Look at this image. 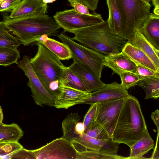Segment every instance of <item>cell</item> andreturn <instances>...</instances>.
Returning <instances> with one entry per match:
<instances>
[{
	"label": "cell",
	"mask_w": 159,
	"mask_h": 159,
	"mask_svg": "<svg viewBox=\"0 0 159 159\" xmlns=\"http://www.w3.org/2000/svg\"><path fill=\"white\" fill-rule=\"evenodd\" d=\"M20 57L17 48L0 47V65L7 66L17 64Z\"/></svg>",
	"instance_id": "4316f807"
},
{
	"label": "cell",
	"mask_w": 159,
	"mask_h": 159,
	"mask_svg": "<svg viewBox=\"0 0 159 159\" xmlns=\"http://www.w3.org/2000/svg\"><path fill=\"white\" fill-rule=\"evenodd\" d=\"M62 43L70 49L72 59L90 69L98 78L101 76L105 55L78 43L62 32L57 35Z\"/></svg>",
	"instance_id": "8992f818"
},
{
	"label": "cell",
	"mask_w": 159,
	"mask_h": 159,
	"mask_svg": "<svg viewBox=\"0 0 159 159\" xmlns=\"http://www.w3.org/2000/svg\"><path fill=\"white\" fill-rule=\"evenodd\" d=\"M154 146V142L147 128L140 138L130 148V154L127 159L146 158L143 156L153 149Z\"/></svg>",
	"instance_id": "ffe728a7"
},
{
	"label": "cell",
	"mask_w": 159,
	"mask_h": 159,
	"mask_svg": "<svg viewBox=\"0 0 159 159\" xmlns=\"http://www.w3.org/2000/svg\"><path fill=\"white\" fill-rule=\"evenodd\" d=\"M120 84L125 89H129L137 84L143 77L139 74L129 72H125L120 73Z\"/></svg>",
	"instance_id": "4dcf8cb0"
},
{
	"label": "cell",
	"mask_w": 159,
	"mask_h": 159,
	"mask_svg": "<svg viewBox=\"0 0 159 159\" xmlns=\"http://www.w3.org/2000/svg\"><path fill=\"white\" fill-rule=\"evenodd\" d=\"M151 0H148V1H149V2H150L151 1Z\"/></svg>",
	"instance_id": "bcb514c9"
},
{
	"label": "cell",
	"mask_w": 159,
	"mask_h": 159,
	"mask_svg": "<svg viewBox=\"0 0 159 159\" xmlns=\"http://www.w3.org/2000/svg\"><path fill=\"white\" fill-rule=\"evenodd\" d=\"M109 16L107 20L112 31L120 37L122 27V18L120 11L116 0H107Z\"/></svg>",
	"instance_id": "44dd1931"
},
{
	"label": "cell",
	"mask_w": 159,
	"mask_h": 159,
	"mask_svg": "<svg viewBox=\"0 0 159 159\" xmlns=\"http://www.w3.org/2000/svg\"><path fill=\"white\" fill-rule=\"evenodd\" d=\"M85 133L90 137L98 139L105 140L111 138L105 129L95 121Z\"/></svg>",
	"instance_id": "1f68e13d"
},
{
	"label": "cell",
	"mask_w": 159,
	"mask_h": 159,
	"mask_svg": "<svg viewBox=\"0 0 159 159\" xmlns=\"http://www.w3.org/2000/svg\"><path fill=\"white\" fill-rule=\"evenodd\" d=\"M124 159L127 157L117 154L111 155L98 152L87 150L77 152L76 159Z\"/></svg>",
	"instance_id": "f1b7e54d"
},
{
	"label": "cell",
	"mask_w": 159,
	"mask_h": 159,
	"mask_svg": "<svg viewBox=\"0 0 159 159\" xmlns=\"http://www.w3.org/2000/svg\"><path fill=\"white\" fill-rule=\"evenodd\" d=\"M104 66L111 70L112 75L125 72L138 74L136 65L121 52L105 55Z\"/></svg>",
	"instance_id": "9a60e30c"
},
{
	"label": "cell",
	"mask_w": 159,
	"mask_h": 159,
	"mask_svg": "<svg viewBox=\"0 0 159 159\" xmlns=\"http://www.w3.org/2000/svg\"><path fill=\"white\" fill-rule=\"evenodd\" d=\"M146 39L159 50V15L150 13L138 29Z\"/></svg>",
	"instance_id": "ac0fdd59"
},
{
	"label": "cell",
	"mask_w": 159,
	"mask_h": 159,
	"mask_svg": "<svg viewBox=\"0 0 159 159\" xmlns=\"http://www.w3.org/2000/svg\"><path fill=\"white\" fill-rule=\"evenodd\" d=\"M17 64L28 79L27 84L30 89L35 103L41 107H54L55 99L47 91L34 72L29 57L25 55Z\"/></svg>",
	"instance_id": "ba28073f"
},
{
	"label": "cell",
	"mask_w": 159,
	"mask_h": 159,
	"mask_svg": "<svg viewBox=\"0 0 159 159\" xmlns=\"http://www.w3.org/2000/svg\"><path fill=\"white\" fill-rule=\"evenodd\" d=\"M147 128L138 100L129 94L124 98L111 138L115 142L130 148Z\"/></svg>",
	"instance_id": "6da1fadb"
},
{
	"label": "cell",
	"mask_w": 159,
	"mask_h": 159,
	"mask_svg": "<svg viewBox=\"0 0 159 159\" xmlns=\"http://www.w3.org/2000/svg\"><path fill=\"white\" fill-rule=\"evenodd\" d=\"M129 94L127 90L116 81L105 84L102 88L90 93L81 104L89 105L112 99L124 98Z\"/></svg>",
	"instance_id": "7c38bea8"
},
{
	"label": "cell",
	"mask_w": 159,
	"mask_h": 159,
	"mask_svg": "<svg viewBox=\"0 0 159 159\" xmlns=\"http://www.w3.org/2000/svg\"><path fill=\"white\" fill-rule=\"evenodd\" d=\"M68 67L80 78L89 93L99 89L105 84L90 69L77 60H73Z\"/></svg>",
	"instance_id": "5bb4252c"
},
{
	"label": "cell",
	"mask_w": 159,
	"mask_h": 159,
	"mask_svg": "<svg viewBox=\"0 0 159 159\" xmlns=\"http://www.w3.org/2000/svg\"><path fill=\"white\" fill-rule=\"evenodd\" d=\"M155 7L153 10L154 14L159 15V0H152Z\"/></svg>",
	"instance_id": "b9f144b4"
},
{
	"label": "cell",
	"mask_w": 159,
	"mask_h": 159,
	"mask_svg": "<svg viewBox=\"0 0 159 159\" xmlns=\"http://www.w3.org/2000/svg\"><path fill=\"white\" fill-rule=\"evenodd\" d=\"M30 151L38 159H76L77 157V152L71 142L63 137Z\"/></svg>",
	"instance_id": "9c48e42d"
},
{
	"label": "cell",
	"mask_w": 159,
	"mask_h": 159,
	"mask_svg": "<svg viewBox=\"0 0 159 159\" xmlns=\"http://www.w3.org/2000/svg\"><path fill=\"white\" fill-rule=\"evenodd\" d=\"M18 141L0 142V158L10 159V155L23 148Z\"/></svg>",
	"instance_id": "f546056e"
},
{
	"label": "cell",
	"mask_w": 159,
	"mask_h": 159,
	"mask_svg": "<svg viewBox=\"0 0 159 159\" xmlns=\"http://www.w3.org/2000/svg\"><path fill=\"white\" fill-rule=\"evenodd\" d=\"M53 18L64 32L93 26L104 21L101 15L95 11L89 15L82 14L74 9L57 12Z\"/></svg>",
	"instance_id": "52a82bcc"
},
{
	"label": "cell",
	"mask_w": 159,
	"mask_h": 159,
	"mask_svg": "<svg viewBox=\"0 0 159 159\" xmlns=\"http://www.w3.org/2000/svg\"><path fill=\"white\" fill-rule=\"evenodd\" d=\"M139 87L144 90L146 95L144 99L153 98L156 99L159 97V77H143L138 83Z\"/></svg>",
	"instance_id": "603a6c76"
},
{
	"label": "cell",
	"mask_w": 159,
	"mask_h": 159,
	"mask_svg": "<svg viewBox=\"0 0 159 159\" xmlns=\"http://www.w3.org/2000/svg\"><path fill=\"white\" fill-rule=\"evenodd\" d=\"M121 13L120 37L127 40L150 13L151 5L143 0H116Z\"/></svg>",
	"instance_id": "5b68a950"
},
{
	"label": "cell",
	"mask_w": 159,
	"mask_h": 159,
	"mask_svg": "<svg viewBox=\"0 0 159 159\" xmlns=\"http://www.w3.org/2000/svg\"><path fill=\"white\" fill-rule=\"evenodd\" d=\"M37 52L30 62L34 72L47 91L55 99L62 93L66 66L42 43H37Z\"/></svg>",
	"instance_id": "7a4b0ae2"
},
{
	"label": "cell",
	"mask_w": 159,
	"mask_h": 159,
	"mask_svg": "<svg viewBox=\"0 0 159 159\" xmlns=\"http://www.w3.org/2000/svg\"><path fill=\"white\" fill-rule=\"evenodd\" d=\"M21 44L17 37L8 32L3 21H0V47L17 48Z\"/></svg>",
	"instance_id": "484cf974"
},
{
	"label": "cell",
	"mask_w": 159,
	"mask_h": 159,
	"mask_svg": "<svg viewBox=\"0 0 159 159\" xmlns=\"http://www.w3.org/2000/svg\"><path fill=\"white\" fill-rule=\"evenodd\" d=\"M3 116L2 111L1 107L0 106V124L2 123Z\"/></svg>",
	"instance_id": "7bdbcfd3"
},
{
	"label": "cell",
	"mask_w": 159,
	"mask_h": 159,
	"mask_svg": "<svg viewBox=\"0 0 159 159\" xmlns=\"http://www.w3.org/2000/svg\"><path fill=\"white\" fill-rule=\"evenodd\" d=\"M99 0H68L70 4L77 2L87 6L89 9L94 11L97 8Z\"/></svg>",
	"instance_id": "8d00e7d4"
},
{
	"label": "cell",
	"mask_w": 159,
	"mask_h": 159,
	"mask_svg": "<svg viewBox=\"0 0 159 159\" xmlns=\"http://www.w3.org/2000/svg\"><path fill=\"white\" fill-rule=\"evenodd\" d=\"M136 65L148 68L159 73L158 69L150 59L140 49L127 43L121 52Z\"/></svg>",
	"instance_id": "d6986e66"
},
{
	"label": "cell",
	"mask_w": 159,
	"mask_h": 159,
	"mask_svg": "<svg viewBox=\"0 0 159 159\" xmlns=\"http://www.w3.org/2000/svg\"><path fill=\"white\" fill-rule=\"evenodd\" d=\"M151 118L157 128V131H159V111L158 109L152 112L151 115Z\"/></svg>",
	"instance_id": "ab89813d"
},
{
	"label": "cell",
	"mask_w": 159,
	"mask_h": 159,
	"mask_svg": "<svg viewBox=\"0 0 159 159\" xmlns=\"http://www.w3.org/2000/svg\"><path fill=\"white\" fill-rule=\"evenodd\" d=\"M85 129V126L83 122L79 121L77 123L76 126V134L79 137H81L84 132Z\"/></svg>",
	"instance_id": "f35d334b"
},
{
	"label": "cell",
	"mask_w": 159,
	"mask_h": 159,
	"mask_svg": "<svg viewBox=\"0 0 159 159\" xmlns=\"http://www.w3.org/2000/svg\"><path fill=\"white\" fill-rule=\"evenodd\" d=\"M56 0H43V2L47 4L48 3H52L56 1Z\"/></svg>",
	"instance_id": "ee69618b"
},
{
	"label": "cell",
	"mask_w": 159,
	"mask_h": 159,
	"mask_svg": "<svg viewBox=\"0 0 159 159\" xmlns=\"http://www.w3.org/2000/svg\"><path fill=\"white\" fill-rule=\"evenodd\" d=\"M63 79L65 85L88 92L80 78L68 67L65 68Z\"/></svg>",
	"instance_id": "83f0119b"
},
{
	"label": "cell",
	"mask_w": 159,
	"mask_h": 159,
	"mask_svg": "<svg viewBox=\"0 0 159 159\" xmlns=\"http://www.w3.org/2000/svg\"><path fill=\"white\" fill-rule=\"evenodd\" d=\"M23 135V131L16 124H0V142L18 141Z\"/></svg>",
	"instance_id": "d4e9b609"
},
{
	"label": "cell",
	"mask_w": 159,
	"mask_h": 159,
	"mask_svg": "<svg viewBox=\"0 0 159 159\" xmlns=\"http://www.w3.org/2000/svg\"><path fill=\"white\" fill-rule=\"evenodd\" d=\"M159 131H157V135L155 147L154 148L152 156L150 159H159V150L158 144Z\"/></svg>",
	"instance_id": "60d3db41"
},
{
	"label": "cell",
	"mask_w": 159,
	"mask_h": 159,
	"mask_svg": "<svg viewBox=\"0 0 159 159\" xmlns=\"http://www.w3.org/2000/svg\"><path fill=\"white\" fill-rule=\"evenodd\" d=\"M47 3L43 0H22L13 9L10 15V18L15 19L28 16L46 14Z\"/></svg>",
	"instance_id": "4fadbf2b"
},
{
	"label": "cell",
	"mask_w": 159,
	"mask_h": 159,
	"mask_svg": "<svg viewBox=\"0 0 159 159\" xmlns=\"http://www.w3.org/2000/svg\"><path fill=\"white\" fill-rule=\"evenodd\" d=\"M74 8L75 10L79 13L89 15L90 13L89 11V8L86 6L77 2H74L70 4Z\"/></svg>",
	"instance_id": "74e56055"
},
{
	"label": "cell",
	"mask_w": 159,
	"mask_h": 159,
	"mask_svg": "<svg viewBox=\"0 0 159 159\" xmlns=\"http://www.w3.org/2000/svg\"><path fill=\"white\" fill-rule=\"evenodd\" d=\"M35 159L32 153L30 150L23 148L10 155V159Z\"/></svg>",
	"instance_id": "e575fe53"
},
{
	"label": "cell",
	"mask_w": 159,
	"mask_h": 159,
	"mask_svg": "<svg viewBox=\"0 0 159 159\" xmlns=\"http://www.w3.org/2000/svg\"><path fill=\"white\" fill-rule=\"evenodd\" d=\"M143 0L144 1H145L146 2H149L148 0Z\"/></svg>",
	"instance_id": "f6af8a7d"
},
{
	"label": "cell",
	"mask_w": 159,
	"mask_h": 159,
	"mask_svg": "<svg viewBox=\"0 0 159 159\" xmlns=\"http://www.w3.org/2000/svg\"><path fill=\"white\" fill-rule=\"evenodd\" d=\"M41 43L61 60H68L72 58V54L70 49L64 43L48 37Z\"/></svg>",
	"instance_id": "7402d4cb"
},
{
	"label": "cell",
	"mask_w": 159,
	"mask_h": 159,
	"mask_svg": "<svg viewBox=\"0 0 159 159\" xmlns=\"http://www.w3.org/2000/svg\"><path fill=\"white\" fill-rule=\"evenodd\" d=\"M90 93L64 85L62 93L55 100L54 107L58 109H67L80 104L90 95Z\"/></svg>",
	"instance_id": "2e32d148"
},
{
	"label": "cell",
	"mask_w": 159,
	"mask_h": 159,
	"mask_svg": "<svg viewBox=\"0 0 159 159\" xmlns=\"http://www.w3.org/2000/svg\"><path fill=\"white\" fill-rule=\"evenodd\" d=\"M124 98L98 103L95 121L105 129L111 138Z\"/></svg>",
	"instance_id": "30bf717a"
},
{
	"label": "cell",
	"mask_w": 159,
	"mask_h": 159,
	"mask_svg": "<svg viewBox=\"0 0 159 159\" xmlns=\"http://www.w3.org/2000/svg\"><path fill=\"white\" fill-rule=\"evenodd\" d=\"M127 41L142 50L159 69V50L151 44L138 29L134 31Z\"/></svg>",
	"instance_id": "e0dca14e"
},
{
	"label": "cell",
	"mask_w": 159,
	"mask_h": 159,
	"mask_svg": "<svg viewBox=\"0 0 159 159\" xmlns=\"http://www.w3.org/2000/svg\"><path fill=\"white\" fill-rule=\"evenodd\" d=\"M21 0H2L0 1V12L11 11Z\"/></svg>",
	"instance_id": "836d02e7"
},
{
	"label": "cell",
	"mask_w": 159,
	"mask_h": 159,
	"mask_svg": "<svg viewBox=\"0 0 159 159\" xmlns=\"http://www.w3.org/2000/svg\"><path fill=\"white\" fill-rule=\"evenodd\" d=\"M138 74L143 77L154 76L159 77V73L156 72L148 68L139 65H136Z\"/></svg>",
	"instance_id": "d590c367"
},
{
	"label": "cell",
	"mask_w": 159,
	"mask_h": 159,
	"mask_svg": "<svg viewBox=\"0 0 159 159\" xmlns=\"http://www.w3.org/2000/svg\"><path fill=\"white\" fill-rule=\"evenodd\" d=\"M6 29L25 46L35 42L43 35H54L61 28L53 18L46 14L11 19L4 15Z\"/></svg>",
	"instance_id": "3957f363"
},
{
	"label": "cell",
	"mask_w": 159,
	"mask_h": 159,
	"mask_svg": "<svg viewBox=\"0 0 159 159\" xmlns=\"http://www.w3.org/2000/svg\"><path fill=\"white\" fill-rule=\"evenodd\" d=\"M70 142L77 152L92 150L111 155L117 154L119 144L111 138L105 140L98 139L90 137L84 132L81 137Z\"/></svg>",
	"instance_id": "8fae6325"
},
{
	"label": "cell",
	"mask_w": 159,
	"mask_h": 159,
	"mask_svg": "<svg viewBox=\"0 0 159 159\" xmlns=\"http://www.w3.org/2000/svg\"><path fill=\"white\" fill-rule=\"evenodd\" d=\"M97 105L98 103L91 105L90 107L84 116L83 123L85 128V133L88 131L95 120Z\"/></svg>",
	"instance_id": "d6a6232c"
},
{
	"label": "cell",
	"mask_w": 159,
	"mask_h": 159,
	"mask_svg": "<svg viewBox=\"0 0 159 159\" xmlns=\"http://www.w3.org/2000/svg\"><path fill=\"white\" fill-rule=\"evenodd\" d=\"M70 33L74 35L73 40L105 55L121 52L127 43L112 31L107 20Z\"/></svg>",
	"instance_id": "277c9868"
},
{
	"label": "cell",
	"mask_w": 159,
	"mask_h": 159,
	"mask_svg": "<svg viewBox=\"0 0 159 159\" xmlns=\"http://www.w3.org/2000/svg\"><path fill=\"white\" fill-rule=\"evenodd\" d=\"M81 118L76 112L68 115L62 123V137L70 142L79 137L75 132L76 126Z\"/></svg>",
	"instance_id": "cb8c5ba5"
}]
</instances>
